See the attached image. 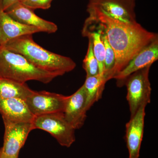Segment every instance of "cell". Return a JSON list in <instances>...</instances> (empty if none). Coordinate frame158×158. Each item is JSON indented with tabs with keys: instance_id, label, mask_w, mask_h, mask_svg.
Instances as JSON below:
<instances>
[{
	"instance_id": "obj_19",
	"label": "cell",
	"mask_w": 158,
	"mask_h": 158,
	"mask_svg": "<svg viewBox=\"0 0 158 158\" xmlns=\"http://www.w3.org/2000/svg\"><path fill=\"white\" fill-rule=\"evenodd\" d=\"M89 40L87 54L83 61V67L86 77L94 76L99 74L98 63L94 53L91 40Z\"/></svg>"
},
{
	"instance_id": "obj_5",
	"label": "cell",
	"mask_w": 158,
	"mask_h": 158,
	"mask_svg": "<svg viewBox=\"0 0 158 158\" xmlns=\"http://www.w3.org/2000/svg\"><path fill=\"white\" fill-rule=\"evenodd\" d=\"M32 124L34 130L48 132L63 147H70L76 141L75 130L66 121L62 113L35 116Z\"/></svg>"
},
{
	"instance_id": "obj_11",
	"label": "cell",
	"mask_w": 158,
	"mask_h": 158,
	"mask_svg": "<svg viewBox=\"0 0 158 158\" xmlns=\"http://www.w3.org/2000/svg\"><path fill=\"white\" fill-rule=\"evenodd\" d=\"M146 105H143L126 125L125 139L128 158H139L144 135Z\"/></svg>"
},
{
	"instance_id": "obj_15",
	"label": "cell",
	"mask_w": 158,
	"mask_h": 158,
	"mask_svg": "<svg viewBox=\"0 0 158 158\" xmlns=\"http://www.w3.org/2000/svg\"><path fill=\"white\" fill-rule=\"evenodd\" d=\"M102 32L101 27L96 23L86 19L82 29V36L91 40L94 53L98 62L99 74L103 76L105 49L101 39Z\"/></svg>"
},
{
	"instance_id": "obj_10",
	"label": "cell",
	"mask_w": 158,
	"mask_h": 158,
	"mask_svg": "<svg viewBox=\"0 0 158 158\" xmlns=\"http://www.w3.org/2000/svg\"><path fill=\"white\" fill-rule=\"evenodd\" d=\"M34 10L16 2L6 9V12L12 19L20 23L38 29L40 32L53 34L58 31L56 24L37 16Z\"/></svg>"
},
{
	"instance_id": "obj_23",
	"label": "cell",
	"mask_w": 158,
	"mask_h": 158,
	"mask_svg": "<svg viewBox=\"0 0 158 158\" xmlns=\"http://www.w3.org/2000/svg\"><path fill=\"white\" fill-rule=\"evenodd\" d=\"M0 48H1V47H0Z\"/></svg>"
},
{
	"instance_id": "obj_17",
	"label": "cell",
	"mask_w": 158,
	"mask_h": 158,
	"mask_svg": "<svg viewBox=\"0 0 158 158\" xmlns=\"http://www.w3.org/2000/svg\"><path fill=\"white\" fill-rule=\"evenodd\" d=\"M106 82L103 76L100 74L86 77L83 86L86 93V108L88 111L101 98Z\"/></svg>"
},
{
	"instance_id": "obj_21",
	"label": "cell",
	"mask_w": 158,
	"mask_h": 158,
	"mask_svg": "<svg viewBox=\"0 0 158 158\" xmlns=\"http://www.w3.org/2000/svg\"><path fill=\"white\" fill-rule=\"evenodd\" d=\"M19 1V0H1L2 7L5 11L14 3Z\"/></svg>"
},
{
	"instance_id": "obj_4",
	"label": "cell",
	"mask_w": 158,
	"mask_h": 158,
	"mask_svg": "<svg viewBox=\"0 0 158 158\" xmlns=\"http://www.w3.org/2000/svg\"><path fill=\"white\" fill-rule=\"evenodd\" d=\"M151 66L148 65L131 74L125 82L131 117L142 105L147 106L150 103L152 88L149 74Z\"/></svg>"
},
{
	"instance_id": "obj_7",
	"label": "cell",
	"mask_w": 158,
	"mask_h": 158,
	"mask_svg": "<svg viewBox=\"0 0 158 158\" xmlns=\"http://www.w3.org/2000/svg\"><path fill=\"white\" fill-rule=\"evenodd\" d=\"M5 126L4 143L2 150L4 153L19 157L29 133L34 130L32 122L11 121L3 118Z\"/></svg>"
},
{
	"instance_id": "obj_20",
	"label": "cell",
	"mask_w": 158,
	"mask_h": 158,
	"mask_svg": "<svg viewBox=\"0 0 158 158\" xmlns=\"http://www.w3.org/2000/svg\"><path fill=\"white\" fill-rule=\"evenodd\" d=\"M53 0H19V2L30 9L46 10L51 8Z\"/></svg>"
},
{
	"instance_id": "obj_16",
	"label": "cell",
	"mask_w": 158,
	"mask_h": 158,
	"mask_svg": "<svg viewBox=\"0 0 158 158\" xmlns=\"http://www.w3.org/2000/svg\"><path fill=\"white\" fill-rule=\"evenodd\" d=\"M26 83L0 77V98L25 100L34 92Z\"/></svg>"
},
{
	"instance_id": "obj_9",
	"label": "cell",
	"mask_w": 158,
	"mask_h": 158,
	"mask_svg": "<svg viewBox=\"0 0 158 158\" xmlns=\"http://www.w3.org/2000/svg\"><path fill=\"white\" fill-rule=\"evenodd\" d=\"M158 59V38H157L140 51L122 70L113 77V79L116 80L117 87H123L126 80L131 74L148 65H152Z\"/></svg>"
},
{
	"instance_id": "obj_3",
	"label": "cell",
	"mask_w": 158,
	"mask_h": 158,
	"mask_svg": "<svg viewBox=\"0 0 158 158\" xmlns=\"http://www.w3.org/2000/svg\"><path fill=\"white\" fill-rule=\"evenodd\" d=\"M58 77L37 68L22 55L0 48V77L22 83L36 81L47 84Z\"/></svg>"
},
{
	"instance_id": "obj_22",
	"label": "cell",
	"mask_w": 158,
	"mask_h": 158,
	"mask_svg": "<svg viewBox=\"0 0 158 158\" xmlns=\"http://www.w3.org/2000/svg\"><path fill=\"white\" fill-rule=\"evenodd\" d=\"M0 158H19V157L12 156L6 155L3 152L1 148H0Z\"/></svg>"
},
{
	"instance_id": "obj_13",
	"label": "cell",
	"mask_w": 158,
	"mask_h": 158,
	"mask_svg": "<svg viewBox=\"0 0 158 158\" xmlns=\"http://www.w3.org/2000/svg\"><path fill=\"white\" fill-rule=\"evenodd\" d=\"M40 32L34 27L20 23L3 10L0 0V47L17 37Z\"/></svg>"
},
{
	"instance_id": "obj_12",
	"label": "cell",
	"mask_w": 158,
	"mask_h": 158,
	"mask_svg": "<svg viewBox=\"0 0 158 158\" xmlns=\"http://www.w3.org/2000/svg\"><path fill=\"white\" fill-rule=\"evenodd\" d=\"M87 112L86 93L83 85L73 94L67 96L63 114L66 121L76 130L85 124Z\"/></svg>"
},
{
	"instance_id": "obj_6",
	"label": "cell",
	"mask_w": 158,
	"mask_h": 158,
	"mask_svg": "<svg viewBox=\"0 0 158 158\" xmlns=\"http://www.w3.org/2000/svg\"><path fill=\"white\" fill-rule=\"evenodd\" d=\"M135 0H89L87 9L97 10L121 22L135 23Z\"/></svg>"
},
{
	"instance_id": "obj_8",
	"label": "cell",
	"mask_w": 158,
	"mask_h": 158,
	"mask_svg": "<svg viewBox=\"0 0 158 158\" xmlns=\"http://www.w3.org/2000/svg\"><path fill=\"white\" fill-rule=\"evenodd\" d=\"M67 96L48 91H34L25 101L31 113L35 116L51 113H62Z\"/></svg>"
},
{
	"instance_id": "obj_2",
	"label": "cell",
	"mask_w": 158,
	"mask_h": 158,
	"mask_svg": "<svg viewBox=\"0 0 158 158\" xmlns=\"http://www.w3.org/2000/svg\"><path fill=\"white\" fill-rule=\"evenodd\" d=\"M2 47L22 55L37 68L59 76L72 71L76 67L75 62L69 57L50 52L37 44L32 34L11 40Z\"/></svg>"
},
{
	"instance_id": "obj_14",
	"label": "cell",
	"mask_w": 158,
	"mask_h": 158,
	"mask_svg": "<svg viewBox=\"0 0 158 158\" xmlns=\"http://www.w3.org/2000/svg\"><path fill=\"white\" fill-rule=\"evenodd\" d=\"M0 113L3 118L13 121L32 122L34 117L21 99L0 98Z\"/></svg>"
},
{
	"instance_id": "obj_1",
	"label": "cell",
	"mask_w": 158,
	"mask_h": 158,
	"mask_svg": "<svg viewBox=\"0 0 158 158\" xmlns=\"http://www.w3.org/2000/svg\"><path fill=\"white\" fill-rule=\"evenodd\" d=\"M88 18L100 26L115 54L110 80L120 72L144 48L158 38V34L144 29L138 22L127 23L108 17L97 10L87 9Z\"/></svg>"
},
{
	"instance_id": "obj_18",
	"label": "cell",
	"mask_w": 158,
	"mask_h": 158,
	"mask_svg": "<svg viewBox=\"0 0 158 158\" xmlns=\"http://www.w3.org/2000/svg\"><path fill=\"white\" fill-rule=\"evenodd\" d=\"M101 39L104 45L105 49L103 76L106 82H107L110 80L111 73L115 65L116 57H115L114 51L110 45L107 38L106 35L103 31L102 29Z\"/></svg>"
}]
</instances>
